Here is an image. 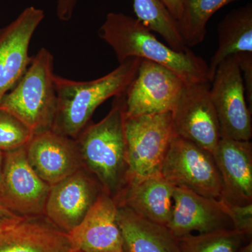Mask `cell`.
Returning a JSON list of instances; mask_svg holds the SVG:
<instances>
[{"label": "cell", "instance_id": "cell-8", "mask_svg": "<svg viewBox=\"0 0 252 252\" xmlns=\"http://www.w3.org/2000/svg\"><path fill=\"white\" fill-rule=\"evenodd\" d=\"M187 83L168 68L142 60L125 93L127 117L172 112Z\"/></svg>", "mask_w": 252, "mask_h": 252}, {"label": "cell", "instance_id": "cell-14", "mask_svg": "<svg viewBox=\"0 0 252 252\" xmlns=\"http://www.w3.org/2000/svg\"><path fill=\"white\" fill-rule=\"evenodd\" d=\"M115 199L102 191L84 220L67 233L76 252H124Z\"/></svg>", "mask_w": 252, "mask_h": 252}, {"label": "cell", "instance_id": "cell-17", "mask_svg": "<svg viewBox=\"0 0 252 252\" xmlns=\"http://www.w3.org/2000/svg\"><path fill=\"white\" fill-rule=\"evenodd\" d=\"M175 188L159 172L127 181L114 199L117 206L125 207L145 220L166 226L171 217Z\"/></svg>", "mask_w": 252, "mask_h": 252}, {"label": "cell", "instance_id": "cell-22", "mask_svg": "<svg viewBox=\"0 0 252 252\" xmlns=\"http://www.w3.org/2000/svg\"><path fill=\"white\" fill-rule=\"evenodd\" d=\"M133 7L137 19L160 34L170 47L177 51L188 49L180 35L177 21L160 0H133Z\"/></svg>", "mask_w": 252, "mask_h": 252}, {"label": "cell", "instance_id": "cell-28", "mask_svg": "<svg viewBox=\"0 0 252 252\" xmlns=\"http://www.w3.org/2000/svg\"><path fill=\"white\" fill-rule=\"evenodd\" d=\"M23 218L24 217L18 216L14 212L0 204V230L16 223Z\"/></svg>", "mask_w": 252, "mask_h": 252}, {"label": "cell", "instance_id": "cell-13", "mask_svg": "<svg viewBox=\"0 0 252 252\" xmlns=\"http://www.w3.org/2000/svg\"><path fill=\"white\" fill-rule=\"evenodd\" d=\"M166 227L177 239L195 231L200 234L233 229L220 199L207 198L181 187H175L174 190L171 217Z\"/></svg>", "mask_w": 252, "mask_h": 252}, {"label": "cell", "instance_id": "cell-18", "mask_svg": "<svg viewBox=\"0 0 252 252\" xmlns=\"http://www.w3.org/2000/svg\"><path fill=\"white\" fill-rule=\"evenodd\" d=\"M0 252H76L68 234L45 217H24L0 230Z\"/></svg>", "mask_w": 252, "mask_h": 252}, {"label": "cell", "instance_id": "cell-15", "mask_svg": "<svg viewBox=\"0 0 252 252\" xmlns=\"http://www.w3.org/2000/svg\"><path fill=\"white\" fill-rule=\"evenodd\" d=\"M26 149L33 170L51 187L84 167L76 140L53 130L33 136Z\"/></svg>", "mask_w": 252, "mask_h": 252}, {"label": "cell", "instance_id": "cell-30", "mask_svg": "<svg viewBox=\"0 0 252 252\" xmlns=\"http://www.w3.org/2000/svg\"><path fill=\"white\" fill-rule=\"evenodd\" d=\"M4 152L0 151V204H1V195H2V172L3 163H4Z\"/></svg>", "mask_w": 252, "mask_h": 252}, {"label": "cell", "instance_id": "cell-2", "mask_svg": "<svg viewBox=\"0 0 252 252\" xmlns=\"http://www.w3.org/2000/svg\"><path fill=\"white\" fill-rule=\"evenodd\" d=\"M124 119L125 94L114 97L107 115L88 124L75 140L83 167L114 198L126 185L128 172Z\"/></svg>", "mask_w": 252, "mask_h": 252}, {"label": "cell", "instance_id": "cell-3", "mask_svg": "<svg viewBox=\"0 0 252 252\" xmlns=\"http://www.w3.org/2000/svg\"><path fill=\"white\" fill-rule=\"evenodd\" d=\"M141 61L138 58L126 60L112 72L92 81H74L55 75L57 107L52 130L76 140L100 104L125 94Z\"/></svg>", "mask_w": 252, "mask_h": 252}, {"label": "cell", "instance_id": "cell-31", "mask_svg": "<svg viewBox=\"0 0 252 252\" xmlns=\"http://www.w3.org/2000/svg\"><path fill=\"white\" fill-rule=\"evenodd\" d=\"M238 252H252V242H248L243 245L239 250Z\"/></svg>", "mask_w": 252, "mask_h": 252}, {"label": "cell", "instance_id": "cell-16", "mask_svg": "<svg viewBox=\"0 0 252 252\" xmlns=\"http://www.w3.org/2000/svg\"><path fill=\"white\" fill-rule=\"evenodd\" d=\"M213 155L223 183L220 199L234 205L252 204V142L220 138Z\"/></svg>", "mask_w": 252, "mask_h": 252}, {"label": "cell", "instance_id": "cell-4", "mask_svg": "<svg viewBox=\"0 0 252 252\" xmlns=\"http://www.w3.org/2000/svg\"><path fill=\"white\" fill-rule=\"evenodd\" d=\"M54 56L41 48L16 85L0 100V109L14 116L32 136L52 130L57 94Z\"/></svg>", "mask_w": 252, "mask_h": 252}, {"label": "cell", "instance_id": "cell-25", "mask_svg": "<svg viewBox=\"0 0 252 252\" xmlns=\"http://www.w3.org/2000/svg\"><path fill=\"white\" fill-rule=\"evenodd\" d=\"M220 200L224 204L228 216L233 223V229L248 238L252 235V203L245 205H234Z\"/></svg>", "mask_w": 252, "mask_h": 252}, {"label": "cell", "instance_id": "cell-21", "mask_svg": "<svg viewBox=\"0 0 252 252\" xmlns=\"http://www.w3.org/2000/svg\"><path fill=\"white\" fill-rule=\"evenodd\" d=\"M238 0H182V14L177 28L187 47L203 42L207 24L218 10Z\"/></svg>", "mask_w": 252, "mask_h": 252}, {"label": "cell", "instance_id": "cell-7", "mask_svg": "<svg viewBox=\"0 0 252 252\" xmlns=\"http://www.w3.org/2000/svg\"><path fill=\"white\" fill-rule=\"evenodd\" d=\"M210 94L220 123V137L250 141L252 112L245 95L236 55L225 59L217 68Z\"/></svg>", "mask_w": 252, "mask_h": 252}, {"label": "cell", "instance_id": "cell-12", "mask_svg": "<svg viewBox=\"0 0 252 252\" xmlns=\"http://www.w3.org/2000/svg\"><path fill=\"white\" fill-rule=\"evenodd\" d=\"M43 10L29 6L0 29V100L22 77L31 63L30 44L44 18Z\"/></svg>", "mask_w": 252, "mask_h": 252}, {"label": "cell", "instance_id": "cell-20", "mask_svg": "<svg viewBox=\"0 0 252 252\" xmlns=\"http://www.w3.org/2000/svg\"><path fill=\"white\" fill-rule=\"evenodd\" d=\"M219 46L208 64L212 82L217 68L227 58L241 53H252V5L232 10L220 21Z\"/></svg>", "mask_w": 252, "mask_h": 252}, {"label": "cell", "instance_id": "cell-11", "mask_svg": "<svg viewBox=\"0 0 252 252\" xmlns=\"http://www.w3.org/2000/svg\"><path fill=\"white\" fill-rule=\"evenodd\" d=\"M102 190L85 168L51 186L44 217L58 228L69 233L84 220Z\"/></svg>", "mask_w": 252, "mask_h": 252}, {"label": "cell", "instance_id": "cell-19", "mask_svg": "<svg viewBox=\"0 0 252 252\" xmlns=\"http://www.w3.org/2000/svg\"><path fill=\"white\" fill-rule=\"evenodd\" d=\"M117 220L124 241V252H180L177 239L165 225L118 206Z\"/></svg>", "mask_w": 252, "mask_h": 252}, {"label": "cell", "instance_id": "cell-23", "mask_svg": "<svg viewBox=\"0 0 252 252\" xmlns=\"http://www.w3.org/2000/svg\"><path fill=\"white\" fill-rule=\"evenodd\" d=\"M252 238L234 229L189 235L177 239L180 252H238Z\"/></svg>", "mask_w": 252, "mask_h": 252}, {"label": "cell", "instance_id": "cell-9", "mask_svg": "<svg viewBox=\"0 0 252 252\" xmlns=\"http://www.w3.org/2000/svg\"><path fill=\"white\" fill-rule=\"evenodd\" d=\"M210 86V82L187 84L172 111V130L174 135L214 154L221 137Z\"/></svg>", "mask_w": 252, "mask_h": 252}, {"label": "cell", "instance_id": "cell-5", "mask_svg": "<svg viewBox=\"0 0 252 252\" xmlns=\"http://www.w3.org/2000/svg\"><path fill=\"white\" fill-rule=\"evenodd\" d=\"M124 131L128 164L127 181L161 172L162 162L174 135L172 112L125 115Z\"/></svg>", "mask_w": 252, "mask_h": 252}, {"label": "cell", "instance_id": "cell-10", "mask_svg": "<svg viewBox=\"0 0 252 252\" xmlns=\"http://www.w3.org/2000/svg\"><path fill=\"white\" fill-rule=\"evenodd\" d=\"M26 147L4 152L1 204L20 217H44L51 186L33 170Z\"/></svg>", "mask_w": 252, "mask_h": 252}, {"label": "cell", "instance_id": "cell-1", "mask_svg": "<svg viewBox=\"0 0 252 252\" xmlns=\"http://www.w3.org/2000/svg\"><path fill=\"white\" fill-rule=\"evenodd\" d=\"M99 36L112 48L119 63L138 58L168 68L187 84L210 82L208 64L201 57L189 48L177 51L163 44L137 18L109 13Z\"/></svg>", "mask_w": 252, "mask_h": 252}, {"label": "cell", "instance_id": "cell-29", "mask_svg": "<svg viewBox=\"0 0 252 252\" xmlns=\"http://www.w3.org/2000/svg\"><path fill=\"white\" fill-rule=\"evenodd\" d=\"M176 21L182 14V0H160Z\"/></svg>", "mask_w": 252, "mask_h": 252}, {"label": "cell", "instance_id": "cell-24", "mask_svg": "<svg viewBox=\"0 0 252 252\" xmlns=\"http://www.w3.org/2000/svg\"><path fill=\"white\" fill-rule=\"evenodd\" d=\"M32 137L22 122L10 113L0 109V151L7 152L22 148Z\"/></svg>", "mask_w": 252, "mask_h": 252}, {"label": "cell", "instance_id": "cell-27", "mask_svg": "<svg viewBox=\"0 0 252 252\" xmlns=\"http://www.w3.org/2000/svg\"><path fill=\"white\" fill-rule=\"evenodd\" d=\"M78 0H59L56 7L57 17L62 21L72 18Z\"/></svg>", "mask_w": 252, "mask_h": 252}, {"label": "cell", "instance_id": "cell-26", "mask_svg": "<svg viewBox=\"0 0 252 252\" xmlns=\"http://www.w3.org/2000/svg\"><path fill=\"white\" fill-rule=\"evenodd\" d=\"M249 108L252 112V53L237 54Z\"/></svg>", "mask_w": 252, "mask_h": 252}, {"label": "cell", "instance_id": "cell-6", "mask_svg": "<svg viewBox=\"0 0 252 252\" xmlns=\"http://www.w3.org/2000/svg\"><path fill=\"white\" fill-rule=\"evenodd\" d=\"M161 174L175 187L220 200L223 183L213 154L173 135L161 166Z\"/></svg>", "mask_w": 252, "mask_h": 252}]
</instances>
